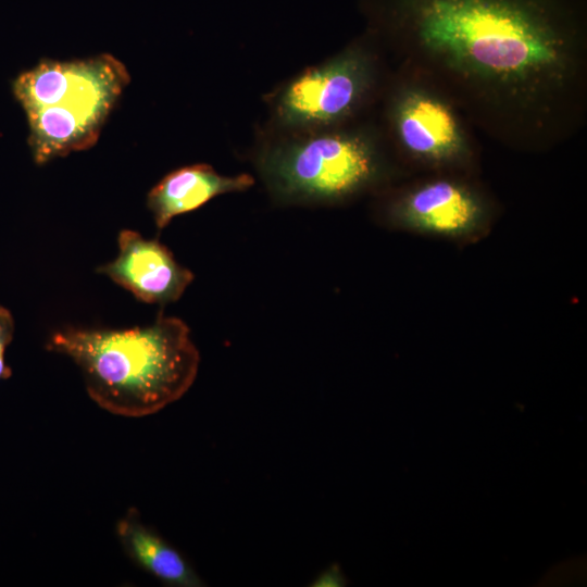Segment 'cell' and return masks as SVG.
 I'll use <instances>...</instances> for the list:
<instances>
[{
  "label": "cell",
  "instance_id": "cell-2",
  "mask_svg": "<svg viewBox=\"0 0 587 587\" xmlns=\"http://www.w3.org/2000/svg\"><path fill=\"white\" fill-rule=\"evenodd\" d=\"M46 349L68 357L80 370L89 398L123 417L152 415L179 400L200 363L187 324L162 314L149 325L125 329H59Z\"/></svg>",
  "mask_w": 587,
  "mask_h": 587
},
{
  "label": "cell",
  "instance_id": "cell-11",
  "mask_svg": "<svg viewBox=\"0 0 587 587\" xmlns=\"http://www.w3.org/2000/svg\"><path fill=\"white\" fill-rule=\"evenodd\" d=\"M14 319L11 312L0 305V380L11 376L12 371L5 364L4 354L8 346L13 339Z\"/></svg>",
  "mask_w": 587,
  "mask_h": 587
},
{
  "label": "cell",
  "instance_id": "cell-1",
  "mask_svg": "<svg viewBox=\"0 0 587 587\" xmlns=\"http://www.w3.org/2000/svg\"><path fill=\"white\" fill-rule=\"evenodd\" d=\"M410 59L508 130H548L583 92V37L549 0H400Z\"/></svg>",
  "mask_w": 587,
  "mask_h": 587
},
{
  "label": "cell",
  "instance_id": "cell-12",
  "mask_svg": "<svg viewBox=\"0 0 587 587\" xmlns=\"http://www.w3.org/2000/svg\"><path fill=\"white\" fill-rule=\"evenodd\" d=\"M344 585H346V578L337 564L328 566L312 583V586L315 587H338Z\"/></svg>",
  "mask_w": 587,
  "mask_h": 587
},
{
  "label": "cell",
  "instance_id": "cell-10",
  "mask_svg": "<svg viewBox=\"0 0 587 587\" xmlns=\"http://www.w3.org/2000/svg\"><path fill=\"white\" fill-rule=\"evenodd\" d=\"M116 535L134 563L162 583L176 587L203 586L184 557L142 522L137 509H128L118 520Z\"/></svg>",
  "mask_w": 587,
  "mask_h": 587
},
{
  "label": "cell",
  "instance_id": "cell-3",
  "mask_svg": "<svg viewBox=\"0 0 587 587\" xmlns=\"http://www.w3.org/2000/svg\"><path fill=\"white\" fill-rule=\"evenodd\" d=\"M129 80L126 66L108 53L71 61L42 59L22 72L12 92L26 114L34 162L42 165L92 147Z\"/></svg>",
  "mask_w": 587,
  "mask_h": 587
},
{
  "label": "cell",
  "instance_id": "cell-9",
  "mask_svg": "<svg viewBox=\"0 0 587 587\" xmlns=\"http://www.w3.org/2000/svg\"><path fill=\"white\" fill-rule=\"evenodd\" d=\"M402 145L413 154L440 160L451 157L461 143L459 126L450 109L425 93H409L396 111Z\"/></svg>",
  "mask_w": 587,
  "mask_h": 587
},
{
  "label": "cell",
  "instance_id": "cell-6",
  "mask_svg": "<svg viewBox=\"0 0 587 587\" xmlns=\"http://www.w3.org/2000/svg\"><path fill=\"white\" fill-rule=\"evenodd\" d=\"M117 257L97 268L139 301L165 305L177 301L195 275L180 265L168 248L137 230L123 229L117 237Z\"/></svg>",
  "mask_w": 587,
  "mask_h": 587
},
{
  "label": "cell",
  "instance_id": "cell-8",
  "mask_svg": "<svg viewBox=\"0 0 587 587\" xmlns=\"http://www.w3.org/2000/svg\"><path fill=\"white\" fill-rule=\"evenodd\" d=\"M254 184L249 174L224 176L208 164H193L165 175L147 195L158 229L166 227L180 214L193 211L214 197L243 191Z\"/></svg>",
  "mask_w": 587,
  "mask_h": 587
},
{
  "label": "cell",
  "instance_id": "cell-4",
  "mask_svg": "<svg viewBox=\"0 0 587 587\" xmlns=\"http://www.w3.org/2000/svg\"><path fill=\"white\" fill-rule=\"evenodd\" d=\"M261 168L283 201L330 202L371 183L377 163L364 139L328 133L274 147L263 157Z\"/></svg>",
  "mask_w": 587,
  "mask_h": 587
},
{
  "label": "cell",
  "instance_id": "cell-5",
  "mask_svg": "<svg viewBox=\"0 0 587 587\" xmlns=\"http://www.w3.org/2000/svg\"><path fill=\"white\" fill-rule=\"evenodd\" d=\"M367 83L366 64L355 53L339 55L301 73L276 100V115L286 126L335 123L355 107Z\"/></svg>",
  "mask_w": 587,
  "mask_h": 587
},
{
  "label": "cell",
  "instance_id": "cell-7",
  "mask_svg": "<svg viewBox=\"0 0 587 587\" xmlns=\"http://www.w3.org/2000/svg\"><path fill=\"white\" fill-rule=\"evenodd\" d=\"M476 199L450 180H434L408 193L395 209V217L409 228L457 237L473 232L480 220Z\"/></svg>",
  "mask_w": 587,
  "mask_h": 587
}]
</instances>
